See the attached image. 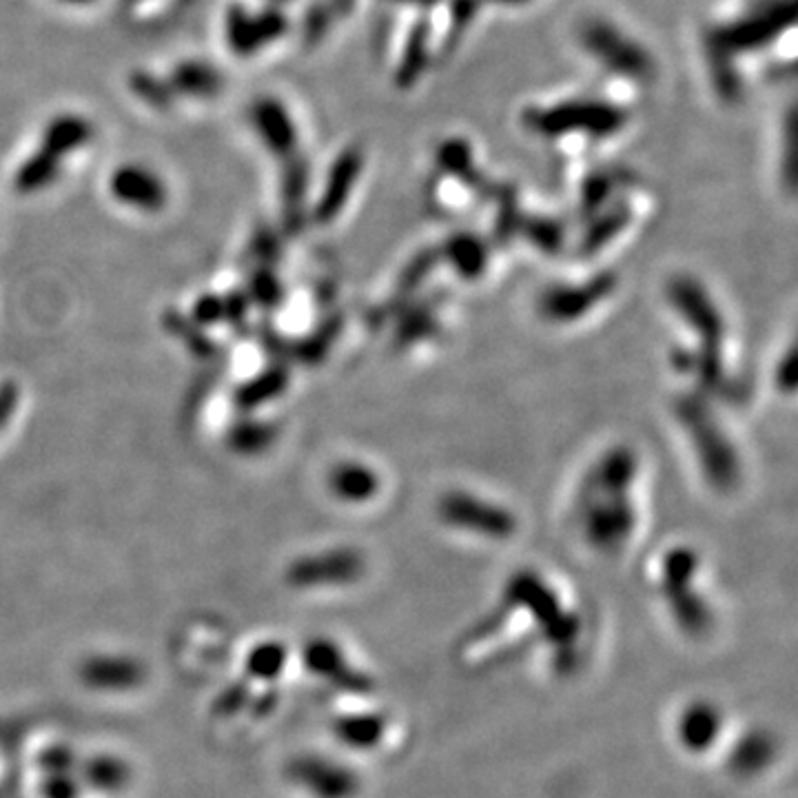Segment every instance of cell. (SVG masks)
Returning <instances> with one entry per match:
<instances>
[{
    "label": "cell",
    "mask_w": 798,
    "mask_h": 798,
    "mask_svg": "<svg viewBox=\"0 0 798 798\" xmlns=\"http://www.w3.org/2000/svg\"><path fill=\"white\" fill-rule=\"evenodd\" d=\"M586 528L592 544L601 550H617L626 544L634 528V515L626 495H608L597 506H592Z\"/></svg>",
    "instance_id": "cell-9"
},
{
    "label": "cell",
    "mask_w": 798,
    "mask_h": 798,
    "mask_svg": "<svg viewBox=\"0 0 798 798\" xmlns=\"http://www.w3.org/2000/svg\"><path fill=\"white\" fill-rule=\"evenodd\" d=\"M679 413L683 424L688 426V431L697 439L701 462L712 477V482L721 488L732 486L736 482V475H739V466H736L732 448L725 442V437L719 431V426L714 424V419L694 399L681 404Z\"/></svg>",
    "instance_id": "cell-4"
},
{
    "label": "cell",
    "mask_w": 798,
    "mask_h": 798,
    "mask_svg": "<svg viewBox=\"0 0 798 798\" xmlns=\"http://www.w3.org/2000/svg\"><path fill=\"white\" fill-rule=\"evenodd\" d=\"M699 561L688 548L668 552L661 566V595L677 628L690 639H703L712 628V610L694 590Z\"/></svg>",
    "instance_id": "cell-1"
},
{
    "label": "cell",
    "mask_w": 798,
    "mask_h": 798,
    "mask_svg": "<svg viewBox=\"0 0 798 798\" xmlns=\"http://www.w3.org/2000/svg\"><path fill=\"white\" fill-rule=\"evenodd\" d=\"M792 18V12L783 14V3H776L770 9H761L759 14H754L750 20L736 23L732 27H725L723 32L716 34V40L721 43V49H748L770 43L774 34L783 27L785 20Z\"/></svg>",
    "instance_id": "cell-11"
},
{
    "label": "cell",
    "mask_w": 798,
    "mask_h": 798,
    "mask_svg": "<svg viewBox=\"0 0 798 798\" xmlns=\"http://www.w3.org/2000/svg\"><path fill=\"white\" fill-rule=\"evenodd\" d=\"M626 222V213H619V211H615L612 213V216H608V218H603L597 227H595V231L590 233V244L588 247H597V244H601V242H606L612 233H615V229L619 227V224H623Z\"/></svg>",
    "instance_id": "cell-15"
},
{
    "label": "cell",
    "mask_w": 798,
    "mask_h": 798,
    "mask_svg": "<svg viewBox=\"0 0 798 798\" xmlns=\"http://www.w3.org/2000/svg\"><path fill=\"white\" fill-rule=\"evenodd\" d=\"M623 116L621 111L610 109L599 102H572V105H561V109L544 111L537 114L532 125L546 136H559V133L572 131H588L597 136H608L621 127Z\"/></svg>",
    "instance_id": "cell-6"
},
{
    "label": "cell",
    "mask_w": 798,
    "mask_h": 798,
    "mask_svg": "<svg viewBox=\"0 0 798 798\" xmlns=\"http://www.w3.org/2000/svg\"><path fill=\"white\" fill-rule=\"evenodd\" d=\"M506 3H519V0H506Z\"/></svg>",
    "instance_id": "cell-16"
},
{
    "label": "cell",
    "mask_w": 798,
    "mask_h": 798,
    "mask_svg": "<svg viewBox=\"0 0 798 798\" xmlns=\"http://www.w3.org/2000/svg\"><path fill=\"white\" fill-rule=\"evenodd\" d=\"M632 477H634V457L630 450L619 448L603 459V464L599 466L597 473V482L599 488L606 490L608 495H619L626 493Z\"/></svg>",
    "instance_id": "cell-13"
},
{
    "label": "cell",
    "mask_w": 798,
    "mask_h": 798,
    "mask_svg": "<svg viewBox=\"0 0 798 798\" xmlns=\"http://www.w3.org/2000/svg\"><path fill=\"white\" fill-rule=\"evenodd\" d=\"M442 519L455 528L473 530L490 539H506L513 535L515 519L504 508L475 499L466 493H450L439 506Z\"/></svg>",
    "instance_id": "cell-5"
},
{
    "label": "cell",
    "mask_w": 798,
    "mask_h": 798,
    "mask_svg": "<svg viewBox=\"0 0 798 798\" xmlns=\"http://www.w3.org/2000/svg\"><path fill=\"white\" fill-rule=\"evenodd\" d=\"M331 486L335 495H340L346 501H366L377 493L380 482H377L373 470H368L366 466L346 464L335 468V473L331 475Z\"/></svg>",
    "instance_id": "cell-12"
},
{
    "label": "cell",
    "mask_w": 798,
    "mask_h": 798,
    "mask_svg": "<svg viewBox=\"0 0 798 798\" xmlns=\"http://www.w3.org/2000/svg\"><path fill=\"white\" fill-rule=\"evenodd\" d=\"M672 302L677 304L681 315L688 320L703 340V355L699 362L701 380L712 386L721 380V340H723V322L716 313L714 304L708 300L701 286L694 280H674L670 286Z\"/></svg>",
    "instance_id": "cell-3"
},
{
    "label": "cell",
    "mask_w": 798,
    "mask_h": 798,
    "mask_svg": "<svg viewBox=\"0 0 798 798\" xmlns=\"http://www.w3.org/2000/svg\"><path fill=\"white\" fill-rule=\"evenodd\" d=\"M730 716L712 699L685 701L672 719V739L694 761L721 754L730 741Z\"/></svg>",
    "instance_id": "cell-2"
},
{
    "label": "cell",
    "mask_w": 798,
    "mask_h": 798,
    "mask_svg": "<svg viewBox=\"0 0 798 798\" xmlns=\"http://www.w3.org/2000/svg\"><path fill=\"white\" fill-rule=\"evenodd\" d=\"M612 284L615 282L610 275H601L586 286H557L544 295L541 311L555 322H572L575 317L590 311L601 298H606L612 291Z\"/></svg>",
    "instance_id": "cell-10"
},
{
    "label": "cell",
    "mask_w": 798,
    "mask_h": 798,
    "mask_svg": "<svg viewBox=\"0 0 798 798\" xmlns=\"http://www.w3.org/2000/svg\"><path fill=\"white\" fill-rule=\"evenodd\" d=\"M450 258L466 275H477L484 269V249L473 238H457L450 247Z\"/></svg>",
    "instance_id": "cell-14"
},
{
    "label": "cell",
    "mask_w": 798,
    "mask_h": 798,
    "mask_svg": "<svg viewBox=\"0 0 798 798\" xmlns=\"http://www.w3.org/2000/svg\"><path fill=\"white\" fill-rule=\"evenodd\" d=\"M721 754L728 761L725 767H728L732 776H736V779H754V776H761L772 765L776 756V741L767 730L750 728L736 736V739L728 741Z\"/></svg>",
    "instance_id": "cell-8"
},
{
    "label": "cell",
    "mask_w": 798,
    "mask_h": 798,
    "mask_svg": "<svg viewBox=\"0 0 798 798\" xmlns=\"http://www.w3.org/2000/svg\"><path fill=\"white\" fill-rule=\"evenodd\" d=\"M583 40H586V47L592 51V56H597L610 69H617L619 74L634 78L650 74L652 65L646 51L634 45L626 36H621L610 25H590L588 32H583Z\"/></svg>",
    "instance_id": "cell-7"
}]
</instances>
